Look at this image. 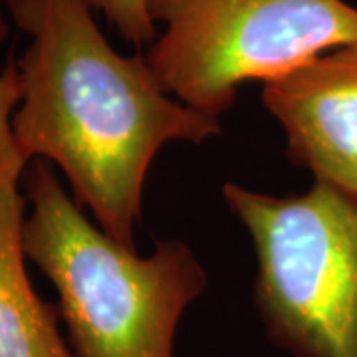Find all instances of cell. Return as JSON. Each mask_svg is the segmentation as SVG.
<instances>
[{
	"label": "cell",
	"instance_id": "6da1fadb",
	"mask_svg": "<svg viewBox=\"0 0 357 357\" xmlns=\"http://www.w3.org/2000/svg\"><path fill=\"white\" fill-rule=\"evenodd\" d=\"M28 46L18 58L22 100L14 137L28 163L62 171L96 225L137 250L135 225L151 163L169 143L201 145L220 119L167 91L147 58L107 42L86 0H6Z\"/></svg>",
	"mask_w": 357,
	"mask_h": 357
},
{
	"label": "cell",
	"instance_id": "7a4b0ae2",
	"mask_svg": "<svg viewBox=\"0 0 357 357\" xmlns=\"http://www.w3.org/2000/svg\"><path fill=\"white\" fill-rule=\"evenodd\" d=\"M22 189L26 258L58 292L74 356L175 357L181 318L208 284L191 246L163 238L147 256L123 248L89 220L48 161L28 165Z\"/></svg>",
	"mask_w": 357,
	"mask_h": 357
},
{
	"label": "cell",
	"instance_id": "3957f363",
	"mask_svg": "<svg viewBox=\"0 0 357 357\" xmlns=\"http://www.w3.org/2000/svg\"><path fill=\"white\" fill-rule=\"evenodd\" d=\"M255 246L252 302L268 340L294 357H357V199L314 181L276 197L222 185Z\"/></svg>",
	"mask_w": 357,
	"mask_h": 357
},
{
	"label": "cell",
	"instance_id": "277c9868",
	"mask_svg": "<svg viewBox=\"0 0 357 357\" xmlns=\"http://www.w3.org/2000/svg\"><path fill=\"white\" fill-rule=\"evenodd\" d=\"M151 10L163 24L145 54L155 76L217 119L244 84L357 44V6L347 0H153Z\"/></svg>",
	"mask_w": 357,
	"mask_h": 357
},
{
	"label": "cell",
	"instance_id": "5b68a950",
	"mask_svg": "<svg viewBox=\"0 0 357 357\" xmlns=\"http://www.w3.org/2000/svg\"><path fill=\"white\" fill-rule=\"evenodd\" d=\"M288 159L357 199V44L324 52L262 84Z\"/></svg>",
	"mask_w": 357,
	"mask_h": 357
},
{
	"label": "cell",
	"instance_id": "8992f818",
	"mask_svg": "<svg viewBox=\"0 0 357 357\" xmlns=\"http://www.w3.org/2000/svg\"><path fill=\"white\" fill-rule=\"evenodd\" d=\"M26 204L20 183L0 185V357H76L60 332V306L28 278Z\"/></svg>",
	"mask_w": 357,
	"mask_h": 357
},
{
	"label": "cell",
	"instance_id": "52a82bcc",
	"mask_svg": "<svg viewBox=\"0 0 357 357\" xmlns=\"http://www.w3.org/2000/svg\"><path fill=\"white\" fill-rule=\"evenodd\" d=\"M20 100L22 88L16 64L6 66L0 72V185L20 183L30 165L14 137V112Z\"/></svg>",
	"mask_w": 357,
	"mask_h": 357
},
{
	"label": "cell",
	"instance_id": "ba28073f",
	"mask_svg": "<svg viewBox=\"0 0 357 357\" xmlns=\"http://www.w3.org/2000/svg\"><path fill=\"white\" fill-rule=\"evenodd\" d=\"M93 13L114 26L117 34L135 46H151L157 38L153 0H86Z\"/></svg>",
	"mask_w": 357,
	"mask_h": 357
}]
</instances>
